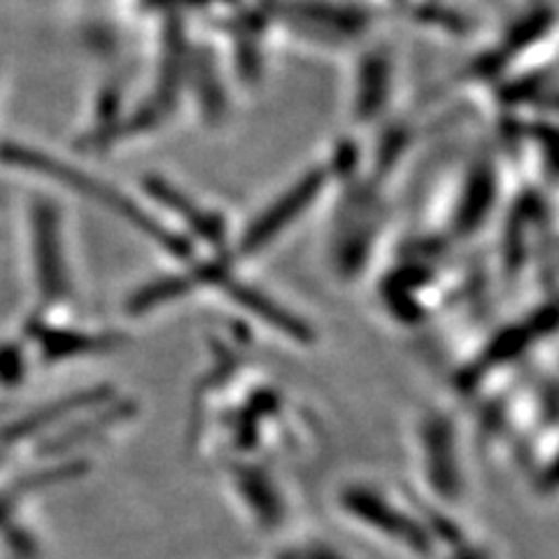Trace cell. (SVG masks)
Instances as JSON below:
<instances>
[{
	"label": "cell",
	"mask_w": 559,
	"mask_h": 559,
	"mask_svg": "<svg viewBox=\"0 0 559 559\" xmlns=\"http://www.w3.org/2000/svg\"><path fill=\"white\" fill-rule=\"evenodd\" d=\"M322 187V175H308V178L296 185L292 191L283 197V201H277L264 217H259V222L252 226L248 238H245V245H248L250 250L259 248V245H264L269 238H273L280 229H285V226L296 217L301 215L306 205L318 197V191Z\"/></svg>",
	"instance_id": "obj_1"
}]
</instances>
